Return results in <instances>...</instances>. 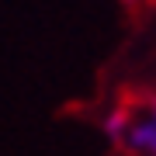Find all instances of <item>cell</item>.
<instances>
[{
    "label": "cell",
    "mask_w": 156,
    "mask_h": 156,
    "mask_svg": "<svg viewBox=\"0 0 156 156\" xmlns=\"http://www.w3.org/2000/svg\"><path fill=\"white\" fill-rule=\"evenodd\" d=\"M128 149L135 153H146V156H156V122L153 118H139V122H128L125 128V139H122Z\"/></svg>",
    "instance_id": "6da1fadb"
},
{
    "label": "cell",
    "mask_w": 156,
    "mask_h": 156,
    "mask_svg": "<svg viewBox=\"0 0 156 156\" xmlns=\"http://www.w3.org/2000/svg\"><path fill=\"white\" fill-rule=\"evenodd\" d=\"M149 118L156 122V97H149Z\"/></svg>",
    "instance_id": "3957f363"
},
{
    "label": "cell",
    "mask_w": 156,
    "mask_h": 156,
    "mask_svg": "<svg viewBox=\"0 0 156 156\" xmlns=\"http://www.w3.org/2000/svg\"><path fill=\"white\" fill-rule=\"evenodd\" d=\"M128 122H132V115H128L125 108H115V111L104 118V132H108V139L122 142V139H125V128H128Z\"/></svg>",
    "instance_id": "7a4b0ae2"
}]
</instances>
